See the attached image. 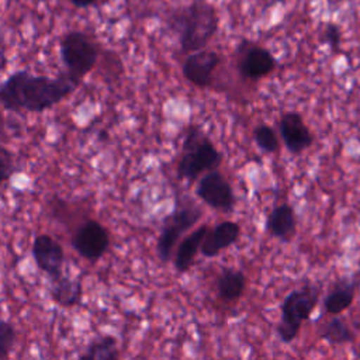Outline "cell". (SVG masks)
<instances>
[{
  "instance_id": "cell-22",
  "label": "cell",
  "mask_w": 360,
  "mask_h": 360,
  "mask_svg": "<svg viewBox=\"0 0 360 360\" xmlns=\"http://www.w3.org/2000/svg\"><path fill=\"white\" fill-rule=\"evenodd\" d=\"M17 339L15 329L13 323L0 319V360L7 359L14 347Z\"/></svg>"
},
{
  "instance_id": "cell-13",
  "label": "cell",
  "mask_w": 360,
  "mask_h": 360,
  "mask_svg": "<svg viewBox=\"0 0 360 360\" xmlns=\"http://www.w3.org/2000/svg\"><path fill=\"white\" fill-rule=\"evenodd\" d=\"M240 235V228L233 221H222L212 229L208 228L200 250L205 257H214L221 250L233 245Z\"/></svg>"
},
{
  "instance_id": "cell-8",
  "label": "cell",
  "mask_w": 360,
  "mask_h": 360,
  "mask_svg": "<svg viewBox=\"0 0 360 360\" xmlns=\"http://www.w3.org/2000/svg\"><path fill=\"white\" fill-rule=\"evenodd\" d=\"M195 194L207 205L215 210L231 211L235 205V195L231 184L219 172L215 170H210L198 180Z\"/></svg>"
},
{
  "instance_id": "cell-18",
  "label": "cell",
  "mask_w": 360,
  "mask_h": 360,
  "mask_svg": "<svg viewBox=\"0 0 360 360\" xmlns=\"http://www.w3.org/2000/svg\"><path fill=\"white\" fill-rule=\"evenodd\" d=\"M218 294L225 301L238 300L245 288V274L236 269H224L218 283Z\"/></svg>"
},
{
  "instance_id": "cell-20",
  "label": "cell",
  "mask_w": 360,
  "mask_h": 360,
  "mask_svg": "<svg viewBox=\"0 0 360 360\" xmlns=\"http://www.w3.org/2000/svg\"><path fill=\"white\" fill-rule=\"evenodd\" d=\"M319 338L333 345H343L353 340V332L343 319L333 316L321 326Z\"/></svg>"
},
{
  "instance_id": "cell-11",
  "label": "cell",
  "mask_w": 360,
  "mask_h": 360,
  "mask_svg": "<svg viewBox=\"0 0 360 360\" xmlns=\"http://www.w3.org/2000/svg\"><path fill=\"white\" fill-rule=\"evenodd\" d=\"M280 135L291 153H301L312 143V135L301 114L297 111L284 112L278 122Z\"/></svg>"
},
{
  "instance_id": "cell-21",
  "label": "cell",
  "mask_w": 360,
  "mask_h": 360,
  "mask_svg": "<svg viewBox=\"0 0 360 360\" xmlns=\"http://www.w3.org/2000/svg\"><path fill=\"white\" fill-rule=\"evenodd\" d=\"M253 139L256 145L267 153H274L278 149V139L276 136V132L266 124L257 125L253 129Z\"/></svg>"
},
{
  "instance_id": "cell-15",
  "label": "cell",
  "mask_w": 360,
  "mask_h": 360,
  "mask_svg": "<svg viewBox=\"0 0 360 360\" xmlns=\"http://www.w3.org/2000/svg\"><path fill=\"white\" fill-rule=\"evenodd\" d=\"M51 297L58 305L63 308L75 307L80 302L82 298V281L79 278L72 280L70 277L62 274L52 280Z\"/></svg>"
},
{
  "instance_id": "cell-16",
  "label": "cell",
  "mask_w": 360,
  "mask_h": 360,
  "mask_svg": "<svg viewBox=\"0 0 360 360\" xmlns=\"http://www.w3.org/2000/svg\"><path fill=\"white\" fill-rule=\"evenodd\" d=\"M207 231H208V226L202 225L181 240L174 255V267L179 273H186L190 269Z\"/></svg>"
},
{
  "instance_id": "cell-24",
  "label": "cell",
  "mask_w": 360,
  "mask_h": 360,
  "mask_svg": "<svg viewBox=\"0 0 360 360\" xmlns=\"http://www.w3.org/2000/svg\"><path fill=\"white\" fill-rule=\"evenodd\" d=\"M322 42H326L332 49H338V46L340 44V30H339V27L329 22L323 30Z\"/></svg>"
},
{
  "instance_id": "cell-10",
  "label": "cell",
  "mask_w": 360,
  "mask_h": 360,
  "mask_svg": "<svg viewBox=\"0 0 360 360\" xmlns=\"http://www.w3.org/2000/svg\"><path fill=\"white\" fill-rule=\"evenodd\" d=\"M219 62L221 58L215 51L202 48L190 52L183 63V76L194 86L207 87Z\"/></svg>"
},
{
  "instance_id": "cell-2",
  "label": "cell",
  "mask_w": 360,
  "mask_h": 360,
  "mask_svg": "<svg viewBox=\"0 0 360 360\" xmlns=\"http://www.w3.org/2000/svg\"><path fill=\"white\" fill-rule=\"evenodd\" d=\"M169 25L179 35L181 51L190 53L205 48L218 31L219 17L212 4L198 0L176 10Z\"/></svg>"
},
{
  "instance_id": "cell-17",
  "label": "cell",
  "mask_w": 360,
  "mask_h": 360,
  "mask_svg": "<svg viewBox=\"0 0 360 360\" xmlns=\"http://www.w3.org/2000/svg\"><path fill=\"white\" fill-rule=\"evenodd\" d=\"M354 300V283L340 281L323 300L325 312L329 315H338L347 309Z\"/></svg>"
},
{
  "instance_id": "cell-23",
  "label": "cell",
  "mask_w": 360,
  "mask_h": 360,
  "mask_svg": "<svg viewBox=\"0 0 360 360\" xmlns=\"http://www.w3.org/2000/svg\"><path fill=\"white\" fill-rule=\"evenodd\" d=\"M14 173V158L11 150L0 145V186Z\"/></svg>"
},
{
  "instance_id": "cell-6",
  "label": "cell",
  "mask_w": 360,
  "mask_h": 360,
  "mask_svg": "<svg viewBox=\"0 0 360 360\" xmlns=\"http://www.w3.org/2000/svg\"><path fill=\"white\" fill-rule=\"evenodd\" d=\"M202 217V211L193 202H177L176 210L165 218L163 228L158 238L156 250L162 262H167L172 256L173 248L181 233L195 225Z\"/></svg>"
},
{
  "instance_id": "cell-3",
  "label": "cell",
  "mask_w": 360,
  "mask_h": 360,
  "mask_svg": "<svg viewBox=\"0 0 360 360\" xmlns=\"http://www.w3.org/2000/svg\"><path fill=\"white\" fill-rule=\"evenodd\" d=\"M221 163V153L210 138L198 128L190 127L183 145V155L177 165L180 177L193 181L205 170H215Z\"/></svg>"
},
{
  "instance_id": "cell-12",
  "label": "cell",
  "mask_w": 360,
  "mask_h": 360,
  "mask_svg": "<svg viewBox=\"0 0 360 360\" xmlns=\"http://www.w3.org/2000/svg\"><path fill=\"white\" fill-rule=\"evenodd\" d=\"M276 68L273 53L259 45L250 44L239 60V72L248 79H260L271 73Z\"/></svg>"
},
{
  "instance_id": "cell-4",
  "label": "cell",
  "mask_w": 360,
  "mask_h": 360,
  "mask_svg": "<svg viewBox=\"0 0 360 360\" xmlns=\"http://www.w3.org/2000/svg\"><path fill=\"white\" fill-rule=\"evenodd\" d=\"M60 58L66 68V75L79 86L82 79L90 73L100 55L97 42L83 31L66 32L59 44Z\"/></svg>"
},
{
  "instance_id": "cell-9",
  "label": "cell",
  "mask_w": 360,
  "mask_h": 360,
  "mask_svg": "<svg viewBox=\"0 0 360 360\" xmlns=\"http://www.w3.org/2000/svg\"><path fill=\"white\" fill-rule=\"evenodd\" d=\"M32 256L37 267L49 276L51 280L63 274L65 252L62 245L48 233H38L32 242Z\"/></svg>"
},
{
  "instance_id": "cell-5",
  "label": "cell",
  "mask_w": 360,
  "mask_h": 360,
  "mask_svg": "<svg viewBox=\"0 0 360 360\" xmlns=\"http://www.w3.org/2000/svg\"><path fill=\"white\" fill-rule=\"evenodd\" d=\"M321 288L314 284H305L292 290L281 304V319L276 326L278 338L288 343L295 339L301 323L307 321L315 309Z\"/></svg>"
},
{
  "instance_id": "cell-19",
  "label": "cell",
  "mask_w": 360,
  "mask_h": 360,
  "mask_svg": "<svg viewBox=\"0 0 360 360\" xmlns=\"http://www.w3.org/2000/svg\"><path fill=\"white\" fill-rule=\"evenodd\" d=\"M120 357L117 339L114 336L105 335L103 338L91 342L86 352L79 356L82 360H115Z\"/></svg>"
},
{
  "instance_id": "cell-7",
  "label": "cell",
  "mask_w": 360,
  "mask_h": 360,
  "mask_svg": "<svg viewBox=\"0 0 360 360\" xmlns=\"http://www.w3.org/2000/svg\"><path fill=\"white\" fill-rule=\"evenodd\" d=\"M73 249L86 260L97 262L110 246L108 231L96 219H87L72 236Z\"/></svg>"
},
{
  "instance_id": "cell-14",
  "label": "cell",
  "mask_w": 360,
  "mask_h": 360,
  "mask_svg": "<svg viewBox=\"0 0 360 360\" xmlns=\"http://www.w3.org/2000/svg\"><path fill=\"white\" fill-rule=\"evenodd\" d=\"M266 229L271 236L283 242L291 240L297 229L295 214L292 207L288 204H280L274 207L267 215Z\"/></svg>"
},
{
  "instance_id": "cell-26",
  "label": "cell",
  "mask_w": 360,
  "mask_h": 360,
  "mask_svg": "<svg viewBox=\"0 0 360 360\" xmlns=\"http://www.w3.org/2000/svg\"><path fill=\"white\" fill-rule=\"evenodd\" d=\"M357 356H359V357H360V347H359V353H357Z\"/></svg>"
},
{
  "instance_id": "cell-25",
  "label": "cell",
  "mask_w": 360,
  "mask_h": 360,
  "mask_svg": "<svg viewBox=\"0 0 360 360\" xmlns=\"http://www.w3.org/2000/svg\"><path fill=\"white\" fill-rule=\"evenodd\" d=\"M72 1V4L75 6V7H77V8H87V7H90L96 0H70Z\"/></svg>"
},
{
  "instance_id": "cell-1",
  "label": "cell",
  "mask_w": 360,
  "mask_h": 360,
  "mask_svg": "<svg viewBox=\"0 0 360 360\" xmlns=\"http://www.w3.org/2000/svg\"><path fill=\"white\" fill-rule=\"evenodd\" d=\"M76 87L66 73L48 77L17 70L0 83V104L8 111L42 112L59 104Z\"/></svg>"
}]
</instances>
